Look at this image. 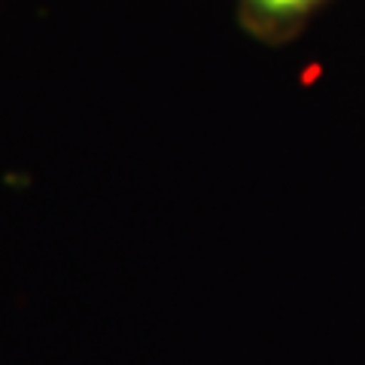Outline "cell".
Instances as JSON below:
<instances>
[{"label":"cell","instance_id":"6da1fadb","mask_svg":"<svg viewBox=\"0 0 365 365\" xmlns=\"http://www.w3.org/2000/svg\"><path fill=\"white\" fill-rule=\"evenodd\" d=\"M235 4L237 21L250 37L265 46H287L332 0H235Z\"/></svg>","mask_w":365,"mask_h":365}]
</instances>
